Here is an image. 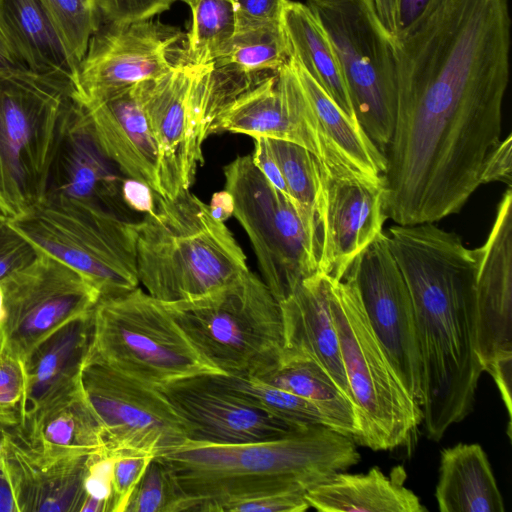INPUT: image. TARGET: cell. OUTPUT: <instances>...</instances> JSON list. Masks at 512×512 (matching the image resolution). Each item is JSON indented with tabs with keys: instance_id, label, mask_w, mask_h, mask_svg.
Here are the masks:
<instances>
[{
	"instance_id": "obj_1",
	"label": "cell",
	"mask_w": 512,
	"mask_h": 512,
	"mask_svg": "<svg viewBox=\"0 0 512 512\" xmlns=\"http://www.w3.org/2000/svg\"><path fill=\"white\" fill-rule=\"evenodd\" d=\"M391 39L396 113L385 210L398 225L434 223L462 209L501 140L508 0H429Z\"/></svg>"
},
{
	"instance_id": "obj_2",
	"label": "cell",
	"mask_w": 512,
	"mask_h": 512,
	"mask_svg": "<svg viewBox=\"0 0 512 512\" xmlns=\"http://www.w3.org/2000/svg\"><path fill=\"white\" fill-rule=\"evenodd\" d=\"M390 250L408 286L422 366V425L439 441L472 411L484 372L478 354L476 258L433 223L394 225Z\"/></svg>"
},
{
	"instance_id": "obj_3",
	"label": "cell",
	"mask_w": 512,
	"mask_h": 512,
	"mask_svg": "<svg viewBox=\"0 0 512 512\" xmlns=\"http://www.w3.org/2000/svg\"><path fill=\"white\" fill-rule=\"evenodd\" d=\"M351 438L324 425L264 441L187 440L158 454L182 498L181 512H220L226 502L264 492L308 491L357 464Z\"/></svg>"
},
{
	"instance_id": "obj_4",
	"label": "cell",
	"mask_w": 512,
	"mask_h": 512,
	"mask_svg": "<svg viewBox=\"0 0 512 512\" xmlns=\"http://www.w3.org/2000/svg\"><path fill=\"white\" fill-rule=\"evenodd\" d=\"M156 200L136 229L138 280L151 297L166 304L194 300L248 270L231 231L190 189L174 198L156 193Z\"/></svg>"
},
{
	"instance_id": "obj_5",
	"label": "cell",
	"mask_w": 512,
	"mask_h": 512,
	"mask_svg": "<svg viewBox=\"0 0 512 512\" xmlns=\"http://www.w3.org/2000/svg\"><path fill=\"white\" fill-rule=\"evenodd\" d=\"M79 105L68 77L0 65V221L15 220L43 201Z\"/></svg>"
},
{
	"instance_id": "obj_6",
	"label": "cell",
	"mask_w": 512,
	"mask_h": 512,
	"mask_svg": "<svg viewBox=\"0 0 512 512\" xmlns=\"http://www.w3.org/2000/svg\"><path fill=\"white\" fill-rule=\"evenodd\" d=\"M164 304L198 352L222 374L258 378L283 359L279 302L249 269L208 295Z\"/></svg>"
},
{
	"instance_id": "obj_7",
	"label": "cell",
	"mask_w": 512,
	"mask_h": 512,
	"mask_svg": "<svg viewBox=\"0 0 512 512\" xmlns=\"http://www.w3.org/2000/svg\"><path fill=\"white\" fill-rule=\"evenodd\" d=\"M329 298L359 421L356 444L374 451L410 445L422 424L420 405L372 330L350 275L342 280L330 276Z\"/></svg>"
},
{
	"instance_id": "obj_8",
	"label": "cell",
	"mask_w": 512,
	"mask_h": 512,
	"mask_svg": "<svg viewBox=\"0 0 512 512\" xmlns=\"http://www.w3.org/2000/svg\"><path fill=\"white\" fill-rule=\"evenodd\" d=\"M41 252L70 266L100 297L127 293L139 285L137 222L104 207L66 198H44L8 222Z\"/></svg>"
},
{
	"instance_id": "obj_9",
	"label": "cell",
	"mask_w": 512,
	"mask_h": 512,
	"mask_svg": "<svg viewBox=\"0 0 512 512\" xmlns=\"http://www.w3.org/2000/svg\"><path fill=\"white\" fill-rule=\"evenodd\" d=\"M93 323L87 359L150 386L222 374L198 352L165 304L139 286L121 295L100 297Z\"/></svg>"
},
{
	"instance_id": "obj_10",
	"label": "cell",
	"mask_w": 512,
	"mask_h": 512,
	"mask_svg": "<svg viewBox=\"0 0 512 512\" xmlns=\"http://www.w3.org/2000/svg\"><path fill=\"white\" fill-rule=\"evenodd\" d=\"M326 32L345 79L357 120L384 153L396 113L392 37L373 0H306Z\"/></svg>"
},
{
	"instance_id": "obj_11",
	"label": "cell",
	"mask_w": 512,
	"mask_h": 512,
	"mask_svg": "<svg viewBox=\"0 0 512 512\" xmlns=\"http://www.w3.org/2000/svg\"><path fill=\"white\" fill-rule=\"evenodd\" d=\"M223 172L233 216L251 242L263 282L281 302L317 271L318 235L292 200L263 176L251 155L237 157Z\"/></svg>"
},
{
	"instance_id": "obj_12",
	"label": "cell",
	"mask_w": 512,
	"mask_h": 512,
	"mask_svg": "<svg viewBox=\"0 0 512 512\" xmlns=\"http://www.w3.org/2000/svg\"><path fill=\"white\" fill-rule=\"evenodd\" d=\"M80 387L106 453L157 456L188 440L184 422L156 387L87 358Z\"/></svg>"
},
{
	"instance_id": "obj_13",
	"label": "cell",
	"mask_w": 512,
	"mask_h": 512,
	"mask_svg": "<svg viewBox=\"0 0 512 512\" xmlns=\"http://www.w3.org/2000/svg\"><path fill=\"white\" fill-rule=\"evenodd\" d=\"M0 286L6 313L0 346L22 363L56 330L90 313L100 298L83 275L43 252Z\"/></svg>"
},
{
	"instance_id": "obj_14",
	"label": "cell",
	"mask_w": 512,
	"mask_h": 512,
	"mask_svg": "<svg viewBox=\"0 0 512 512\" xmlns=\"http://www.w3.org/2000/svg\"><path fill=\"white\" fill-rule=\"evenodd\" d=\"M188 60L183 32L153 19L100 27L90 38L73 85L83 106L157 79Z\"/></svg>"
},
{
	"instance_id": "obj_15",
	"label": "cell",
	"mask_w": 512,
	"mask_h": 512,
	"mask_svg": "<svg viewBox=\"0 0 512 512\" xmlns=\"http://www.w3.org/2000/svg\"><path fill=\"white\" fill-rule=\"evenodd\" d=\"M299 145L328 172L385 183L387 159L303 67L289 59L277 72Z\"/></svg>"
},
{
	"instance_id": "obj_16",
	"label": "cell",
	"mask_w": 512,
	"mask_h": 512,
	"mask_svg": "<svg viewBox=\"0 0 512 512\" xmlns=\"http://www.w3.org/2000/svg\"><path fill=\"white\" fill-rule=\"evenodd\" d=\"M346 274L353 279L371 328L400 380L420 405L422 366L414 310L386 233L381 232L355 258Z\"/></svg>"
},
{
	"instance_id": "obj_17",
	"label": "cell",
	"mask_w": 512,
	"mask_h": 512,
	"mask_svg": "<svg viewBox=\"0 0 512 512\" xmlns=\"http://www.w3.org/2000/svg\"><path fill=\"white\" fill-rule=\"evenodd\" d=\"M385 200V183L330 173L318 162L317 271L344 278L355 258L383 232Z\"/></svg>"
},
{
	"instance_id": "obj_18",
	"label": "cell",
	"mask_w": 512,
	"mask_h": 512,
	"mask_svg": "<svg viewBox=\"0 0 512 512\" xmlns=\"http://www.w3.org/2000/svg\"><path fill=\"white\" fill-rule=\"evenodd\" d=\"M206 65L180 62L163 76L138 84L139 98L158 151V195L174 198L193 184L202 149L192 137L190 112Z\"/></svg>"
},
{
	"instance_id": "obj_19",
	"label": "cell",
	"mask_w": 512,
	"mask_h": 512,
	"mask_svg": "<svg viewBox=\"0 0 512 512\" xmlns=\"http://www.w3.org/2000/svg\"><path fill=\"white\" fill-rule=\"evenodd\" d=\"M214 375L191 376L156 387L184 422L188 440L236 444L274 439L295 430L243 401Z\"/></svg>"
},
{
	"instance_id": "obj_20",
	"label": "cell",
	"mask_w": 512,
	"mask_h": 512,
	"mask_svg": "<svg viewBox=\"0 0 512 512\" xmlns=\"http://www.w3.org/2000/svg\"><path fill=\"white\" fill-rule=\"evenodd\" d=\"M474 250L478 354L484 372L512 364V190L504 192L483 245Z\"/></svg>"
},
{
	"instance_id": "obj_21",
	"label": "cell",
	"mask_w": 512,
	"mask_h": 512,
	"mask_svg": "<svg viewBox=\"0 0 512 512\" xmlns=\"http://www.w3.org/2000/svg\"><path fill=\"white\" fill-rule=\"evenodd\" d=\"M93 454L45 453L30 446L14 430L5 431L1 473L11 490L16 512H80Z\"/></svg>"
},
{
	"instance_id": "obj_22",
	"label": "cell",
	"mask_w": 512,
	"mask_h": 512,
	"mask_svg": "<svg viewBox=\"0 0 512 512\" xmlns=\"http://www.w3.org/2000/svg\"><path fill=\"white\" fill-rule=\"evenodd\" d=\"M329 286L330 276L316 271L279 302L284 329L283 358L310 359L353 403L330 307Z\"/></svg>"
},
{
	"instance_id": "obj_23",
	"label": "cell",
	"mask_w": 512,
	"mask_h": 512,
	"mask_svg": "<svg viewBox=\"0 0 512 512\" xmlns=\"http://www.w3.org/2000/svg\"><path fill=\"white\" fill-rule=\"evenodd\" d=\"M137 86L84 109L106 157L126 177L141 181L158 193V151Z\"/></svg>"
},
{
	"instance_id": "obj_24",
	"label": "cell",
	"mask_w": 512,
	"mask_h": 512,
	"mask_svg": "<svg viewBox=\"0 0 512 512\" xmlns=\"http://www.w3.org/2000/svg\"><path fill=\"white\" fill-rule=\"evenodd\" d=\"M93 329L92 310L56 330L27 356L23 362L25 390L20 403L21 423L79 387Z\"/></svg>"
},
{
	"instance_id": "obj_25",
	"label": "cell",
	"mask_w": 512,
	"mask_h": 512,
	"mask_svg": "<svg viewBox=\"0 0 512 512\" xmlns=\"http://www.w3.org/2000/svg\"><path fill=\"white\" fill-rule=\"evenodd\" d=\"M112 162L101 150L80 104L51 166L44 198H66L112 210L120 194ZM113 211V210H112Z\"/></svg>"
},
{
	"instance_id": "obj_26",
	"label": "cell",
	"mask_w": 512,
	"mask_h": 512,
	"mask_svg": "<svg viewBox=\"0 0 512 512\" xmlns=\"http://www.w3.org/2000/svg\"><path fill=\"white\" fill-rule=\"evenodd\" d=\"M435 498L440 512L505 511L489 459L476 443L441 451Z\"/></svg>"
},
{
	"instance_id": "obj_27",
	"label": "cell",
	"mask_w": 512,
	"mask_h": 512,
	"mask_svg": "<svg viewBox=\"0 0 512 512\" xmlns=\"http://www.w3.org/2000/svg\"><path fill=\"white\" fill-rule=\"evenodd\" d=\"M310 508L321 512H424L418 496L403 479L386 476L379 467L367 473H337L305 494Z\"/></svg>"
},
{
	"instance_id": "obj_28",
	"label": "cell",
	"mask_w": 512,
	"mask_h": 512,
	"mask_svg": "<svg viewBox=\"0 0 512 512\" xmlns=\"http://www.w3.org/2000/svg\"><path fill=\"white\" fill-rule=\"evenodd\" d=\"M14 431L45 453L105 452L98 421L81 387L27 417Z\"/></svg>"
},
{
	"instance_id": "obj_29",
	"label": "cell",
	"mask_w": 512,
	"mask_h": 512,
	"mask_svg": "<svg viewBox=\"0 0 512 512\" xmlns=\"http://www.w3.org/2000/svg\"><path fill=\"white\" fill-rule=\"evenodd\" d=\"M0 24L23 66L73 82L77 65L39 0H0Z\"/></svg>"
},
{
	"instance_id": "obj_30",
	"label": "cell",
	"mask_w": 512,
	"mask_h": 512,
	"mask_svg": "<svg viewBox=\"0 0 512 512\" xmlns=\"http://www.w3.org/2000/svg\"><path fill=\"white\" fill-rule=\"evenodd\" d=\"M281 23L290 58L312 76L347 117L359 123L333 46L309 7L289 0Z\"/></svg>"
},
{
	"instance_id": "obj_31",
	"label": "cell",
	"mask_w": 512,
	"mask_h": 512,
	"mask_svg": "<svg viewBox=\"0 0 512 512\" xmlns=\"http://www.w3.org/2000/svg\"><path fill=\"white\" fill-rule=\"evenodd\" d=\"M228 131L252 138L265 137L299 145L277 74L252 80L219 112L211 134Z\"/></svg>"
},
{
	"instance_id": "obj_32",
	"label": "cell",
	"mask_w": 512,
	"mask_h": 512,
	"mask_svg": "<svg viewBox=\"0 0 512 512\" xmlns=\"http://www.w3.org/2000/svg\"><path fill=\"white\" fill-rule=\"evenodd\" d=\"M258 379L308 400L320 412L324 426L356 443L359 421L355 405L310 359L284 357L277 367Z\"/></svg>"
},
{
	"instance_id": "obj_33",
	"label": "cell",
	"mask_w": 512,
	"mask_h": 512,
	"mask_svg": "<svg viewBox=\"0 0 512 512\" xmlns=\"http://www.w3.org/2000/svg\"><path fill=\"white\" fill-rule=\"evenodd\" d=\"M290 59L281 21L238 28L225 52L213 66L245 77L277 72Z\"/></svg>"
},
{
	"instance_id": "obj_34",
	"label": "cell",
	"mask_w": 512,
	"mask_h": 512,
	"mask_svg": "<svg viewBox=\"0 0 512 512\" xmlns=\"http://www.w3.org/2000/svg\"><path fill=\"white\" fill-rule=\"evenodd\" d=\"M215 379L246 403L293 429L323 425L318 409L308 400L255 377L215 374Z\"/></svg>"
},
{
	"instance_id": "obj_35",
	"label": "cell",
	"mask_w": 512,
	"mask_h": 512,
	"mask_svg": "<svg viewBox=\"0 0 512 512\" xmlns=\"http://www.w3.org/2000/svg\"><path fill=\"white\" fill-rule=\"evenodd\" d=\"M192 24L186 37L188 61L213 65L225 52L237 31V15L231 0H192Z\"/></svg>"
},
{
	"instance_id": "obj_36",
	"label": "cell",
	"mask_w": 512,
	"mask_h": 512,
	"mask_svg": "<svg viewBox=\"0 0 512 512\" xmlns=\"http://www.w3.org/2000/svg\"><path fill=\"white\" fill-rule=\"evenodd\" d=\"M267 139L283 175L289 196L306 224L317 232L316 197L318 162L304 147L277 139Z\"/></svg>"
},
{
	"instance_id": "obj_37",
	"label": "cell",
	"mask_w": 512,
	"mask_h": 512,
	"mask_svg": "<svg viewBox=\"0 0 512 512\" xmlns=\"http://www.w3.org/2000/svg\"><path fill=\"white\" fill-rule=\"evenodd\" d=\"M39 1L78 66L86 53L90 38L100 27L93 0Z\"/></svg>"
},
{
	"instance_id": "obj_38",
	"label": "cell",
	"mask_w": 512,
	"mask_h": 512,
	"mask_svg": "<svg viewBox=\"0 0 512 512\" xmlns=\"http://www.w3.org/2000/svg\"><path fill=\"white\" fill-rule=\"evenodd\" d=\"M182 498L168 468L153 457L133 491L126 512H181Z\"/></svg>"
},
{
	"instance_id": "obj_39",
	"label": "cell",
	"mask_w": 512,
	"mask_h": 512,
	"mask_svg": "<svg viewBox=\"0 0 512 512\" xmlns=\"http://www.w3.org/2000/svg\"><path fill=\"white\" fill-rule=\"evenodd\" d=\"M114 460L115 455L106 452L92 455L84 480L86 499L80 512H111Z\"/></svg>"
},
{
	"instance_id": "obj_40",
	"label": "cell",
	"mask_w": 512,
	"mask_h": 512,
	"mask_svg": "<svg viewBox=\"0 0 512 512\" xmlns=\"http://www.w3.org/2000/svg\"><path fill=\"white\" fill-rule=\"evenodd\" d=\"M305 494L301 489L264 492L226 502L220 512H304L310 508Z\"/></svg>"
},
{
	"instance_id": "obj_41",
	"label": "cell",
	"mask_w": 512,
	"mask_h": 512,
	"mask_svg": "<svg viewBox=\"0 0 512 512\" xmlns=\"http://www.w3.org/2000/svg\"><path fill=\"white\" fill-rule=\"evenodd\" d=\"M153 457L143 453L115 455L111 512H126L130 497Z\"/></svg>"
},
{
	"instance_id": "obj_42",
	"label": "cell",
	"mask_w": 512,
	"mask_h": 512,
	"mask_svg": "<svg viewBox=\"0 0 512 512\" xmlns=\"http://www.w3.org/2000/svg\"><path fill=\"white\" fill-rule=\"evenodd\" d=\"M100 20L109 25H126L152 19L168 10L173 0H93Z\"/></svg>"
},
{
	"instance_id": "obj_43",
	"label": "cell",
	"mask_w": 512,
	"mask_h": 512,
	"mask_svg": "<svg viewBox=\"0 0 512 512\" xmlns=\"http://www.w3.org/2000/svg\"><path fill=\"white\" fill-rule=\"evenodd\" d=\"M41 251L8 222L0 224V281L33 263Z\"/></svg>"
},
{
	"instance_id": "obj_44",
	"label": "cell",
	"mask_w": 512,
	"mask_h": 512,
	"mask_svg": "<svg viewBox=\"0 0 512 512\" xmlns=\"http://www.w3.org/2000/svg\"><path fill=\"white\" fill-rule=\"evenodd\" d=\"M24 390L23 363L0 346V407L20 408Z\"/></svg>"
},
{
	"instance_id": "obj_45",
	"label": "cell",
	"mask_w": 512,
	"mask_h": 512,
	"mask_svg": "<svg viewBox=\"0 0 512 512\" xmlns=\"http://www.w3.org/2000/svg\"><path fill=\"white\" fill-rule=\"evenodd\" d=\"M237 15V29L279 22L289 0H231Z\"/></svg>"
},
{
	"instance_id": "obj_46",
	"label": "cell",
	"mask_w": 512,
	"mask_h": 512,
	"mask_svg": "<svg viewBox=\"0 0 512 512\" xmlns=\"http://www.w3.org/2000/svg\"><path fill=\"white\" fill-rule=\"evenodd\" d=\"M512 135L495 146L488 155L481 173V185L491 182H502L511 187L512 180Z\"/></svg>"
},
{
	"instance_id": "obj_47",
	"label": "cell",
	"mask_w": 512,
	"mask_h": 512,
	"mask_svg": "<svg viewBox=\"0 0 512 512\" xmlns=\"http://www.w3.org/2000/svg\"><path fill=\"white\" fill-rule=\"evenodd\" d=\"M253 140L254 151L251 157L255 166L278 191L290 198L281 170L268 147L267 139L259 136L254 137Z\"/></svg>"
},
{
	"instance_id": "obj_48",
	"label": "cell",
	"mask_w": 512,
	"mask_h": 512,
	"mask_svg": "<svg viewBox=\"0 0 512 512\" xmlns=\"http://www.w3.org/2000/svg\"><path fill=\"white\" fill-rule=\"evenodd\" d=\"M155 191L147 184L129 178L121 180L120 195L124 204L133 211L151 214L155 210Z\"/></svg>"
},
{
	"instance_id": "obj_49",
	"label": "cell",
	"mask_w": 512,
	"mask_h": 512,
	"mask_svg": "<svg viewBox=\"0 0 512 512\" xmlns=\"http://www.w3.org/2000/svg\"><path fill=\"white\" fill-rule=\"evenodd\" d=\"M376 12L391 37L398 33L397 0H373Z\"/></svg>"
},
{
	"instance_id": "obj_50",
	"label": "cell",
	"mask_w": 512,
	"mask_h": 512,
	"mask_svg": "<svg viewBox=\"0 0 512 512\" xmlns=\"http://www.w3.org/2000/svg\"><path fill=\"white\" fill-rule=\"evenodd\" d=\"M208 207L213 218L225 222L233 216L234 202L232 195L227 190L216 192L212 195Z\"/></svg>"
},
{
	"instance_id": "obj_51",
	"label": "cell",
	"mask_w": 512,
	"mask_h": 512,
	"mask_svg": "<svg viewBox=\"0 0 512 512\" xmlns=\"http://www.w3.org/2000/svg\"><path fill=\"white\" fill-rule=\"evenodd\" d=\"M428 2L429 0H397L398 32L418 18Z\"/></svg>"
},
{
	"instance_id": "obj_52",
	"label": "cell",
	"mask_w": 512,
	"mask_h": 512,
	"mask_svg": "<svg viewBox=\"0 0 512 512\" xmlns=\"http://www.w3.org/2000/svg\"><path fill=\"white\" fill-rule=\"evenodd\" d=\"M0 65L23 66L0 24ZM25 67V66H24Z\"/></svg>"
},
{
	"instance_id": "obj_53",
	"label": "cell",
	"mask_w": 512,
	"mask_h": 512,
	"mask_svg": "<svg viewBox=\"0 0 512 512\" xmlns=\"http://www.w3.org/2000/svg\"><path fill=\"white\" fill-rule=\"evenodd\" d=\"M0 512H16L9 485L0 472Z\"/></svg>"
},
{
	"instance_id": "obj_54",
	"label": "cell",
	"mask_w": 512,
	"mask_h": 512,
	"mask_svg": "<svg viewBox=\"0 0 512 512\" xmlns=\"http://www.w3.org/2000/svg\"><path fill=\"white\" fill-rule=\"evenodd\" d=\"M5 306H4V297H3V291L0 286V338H1V328L5 320Z\"/></svg>"
},
{
	"instance_id": "obj_55",
	"label": "cell",
	"mask_w": 512,
	"mask_h": 512,
	"mask_svg": "<svg viewBox=\"0 0 512 512\" xmlns=\"http://www.w3.org/2000/svg\"><path fill=\"white\" fill-rule=\"evenodd\" d=\"M3 434L4 432H0V472L2 468V456H3Z\"/></svg>"
},
{
	"instance_id": "obj_56",
	"label": "cell",
	"mask_w": 512,
	"mask_h": 512,
	"mask_svg": "<svg viewBox=\"0 0 512 512\" xmlns=\"http://www.w3.org/2000/svg\"><path fill=\"white\" fill-rule=\"evenodd\" d=\"M174 1H182V2L186 3L187 5H190L192 2V0H173V2Z\"/></svg>"
},
{
	"instance_id": "obj_57",
	"label": "cell",
	"mask_w": 512,
	"mask_h": 512,
	"mask_svg": "<svg viewBox=\"0 0 512 512\" xmlns=\"http://www.w3.org/2000/svg\"><path fill=\"white\" fill-rule=\"evenodd\" d=\"M1 222H3V221H0V224H1Z\"/></svg>"
}]
</instances>
